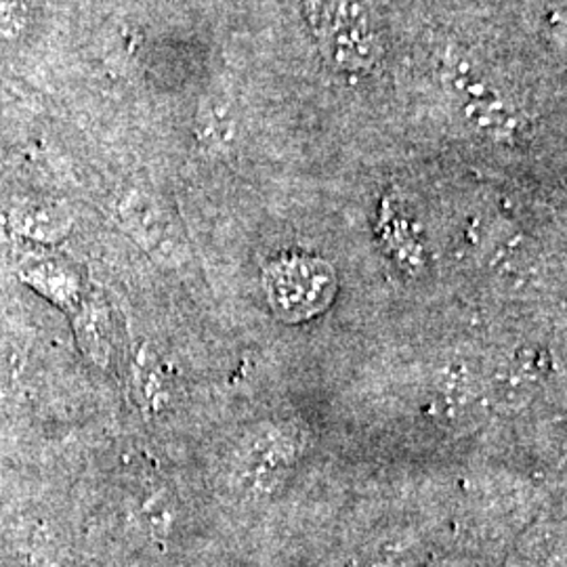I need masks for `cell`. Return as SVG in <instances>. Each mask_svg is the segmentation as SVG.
<instances>
[{
    "label": "cell",
    "instance_id": "cell-1",
    "mask_svg": "<svg viewBox=\"0 0 567 567\" xmlns=\"http://www.w3.org/2000/svg\"><path fill=\"white\" fill-rule=\"evenodd\" d=\"M322 58L339 72H370L383 58V32L370 0H303Z\"/></svg>",
    "mask_w": 567,
    "mask_h": 567
},
{
    "label": "cell",
    "instance_id": "cell-2",
    "mask_svg": "<svg viewBox=\"0 0 567 567\" xmlns=\"http://www.w3.org/2000/svg\"><path fill=\"white\" fill-rule=\"evenodd\" d=\"M265 292L278 318L303 322L330 305L337 292V276L322 259L290 255L267 267Z\"/></svg>",
    "mask_w": 567,
    "mask_h": 567
},
{
    "label": "cell",
    "instance_id": "cell-3",
    "mask_svg": "<svg viewBox=\"0 0 567 567\" xmlns=\"http://www.w3.org/2000/svg\"><path fill=\"white\" fill-rule=\"evenodd\" d=\"M295 440L280 426H265L246 437L238 468L244 487L255 494H269L282 484L295 461Z\"/></svg>",
    "mask_w": 567,
    "mask_h": 567
},
{
    "label": "cell",
    "instance_id": "cell-4",
    "mask_svg": "<svg viewBox=\"0 0 567 567\" xmlns=\"http://www.w3.org/2000/svg\"><path fill=\"white\" fill-rule=\"evenodd\" d=\"M534 365L529 360L515 358L496 370L492 381L494 398L501 405H526L534 391Z\"/></svg>",
    "mask_w": 567,
    "mask_h": 567
},
{
    "label": "cell",
    "instance_id": "cell-5",
    "mask_svg": "<svg viewBox=\"0 0 567 567\" xmlns=\"http://www.w3.org/2000/svg\"><path fill=\"white\" fill-rule=\"evenodd\" d=\"M25 278L32 286L42 290L49 299L55 303H74L76 301V282L72 274L58 264L55 259L51 261H37L30 265L25 271Z\"/></svg>",
    "mask_w": 567,
    "mask_h": 567
},
{
    "label": "cell",
    "instance_id": "cell-6",
    "mask_svg": "<svg viewBox=\"0 0 567 567\" xmlns=\"http://www.w3.org/2000/svg\"><path fill=\"white\" fill-rule=\"evenodd\" d=\"M20 227L34 238H51L61 229L60 217L53 206H32L25 213H21Z\"/></svg>",
    "mask_w": 567,
    "mask_h": 567
},
{
    "label": "cell",
    "instance_id": "cell-7",
    "mask_svg": "<svg viewBox=\"0 0 567 567\" xmlns=\"http://www.w3.org/2000/svg\"><path fill=\"white\" fill-rule=\"evenodd\" d=\"M23 21H25V11L20 0H0V37L2 39L20 34Z\"/></svg>",
    "mask_w": 567,
    "mask_h": 567
},
{
    "label": "cell",
    "instance_id": "cell-8",
    "mask_svg": "<svg viewBox=\"0 0 567 567\" xmlns=\"http://www.w3.org/2000/svg\"><path fill=\"white\" fill-rule=\"evenodd\" d=\"M368 567H395V564L391 559H386V561H379V564H370Z\"/></svg>",
    "mask_w": 567,
    "mask_h": 567
}]
</instances>
